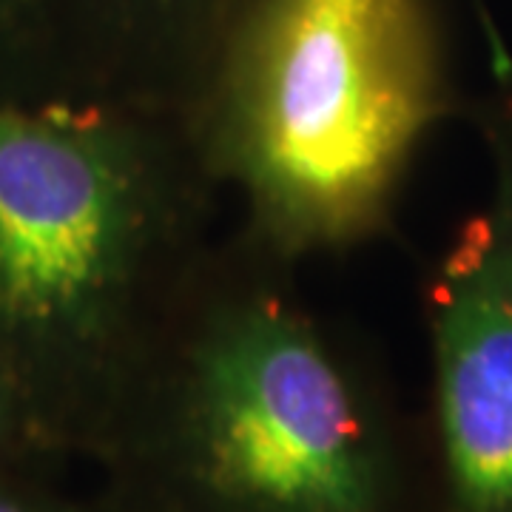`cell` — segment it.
<instances>
[{
	"label": "cell",
	"instance_id": "cell-1",
	"mask_svg": "<svg viewBox=\"0 0 512 512\" xmlns=\"http://www.w3.org/2000/svg\"><path fill=\"white\" fill-rule=\"evenodd\" d=\"M296 271L211 242L89 458L100 512H427L419 416Z\"/></svg>",
	"mask_w": 512,
	"mask_h": 512
},
{
	"label": "cell",
	"instance_id": "cell-2",
	"mask_svg": "<svg viewBox=\"0 0 512 512\" xmlns=\"http://www.w3.org/2000/svg\"><path fill=\"white\" fill-rule=\"evenodd\" d=\"M220 194L180 117L0 103V359L57 464L94 456Z\"/></svg>",
	"mask_w": 512,
	"mask_h": 512
},
{
	"label": "cell",
	"instance_id": "cell-3",
	"mask_svg": "<svg viewBox=\"0 0 512 512\" xmlns=\"http://www.w3.org/2000/svg\"><path fill=\"white\" fill-rule=\"evenodd\" d=\"M464 111L439 0H245L183 123L239 228L302 265L387 237Z\"/></svg>",
	"mask_w": 512,
	"mask_h": 512
},
{
	"label": "cell",
	"instance_id": "cell-4",
	"mask_svg": "<svg viewBox=\"0 0 512 512\" xmlns=\"http://www.w3.org/2000/svg\"><path fill=\"white\" fill-rule=\"evenodd\" d=\"M464 120L487 191L421 282L430 387L419 416L427 512H512V63Z\"/></svg>",
	"mask_w": 512,
	"mask_h": 512
},
{
	"label": "cell",
	"instance_id": "cell-5",
	"mask_svg": "<svg viewBox=\"0 0 512 512\" xmlns=\"http://www.w3.org/2000/svg\"><path fill=\"white\" fill-rule=\"evenodd\" d=\"M245 0H0V103L180 117Z\"/></svg>",
	"mask_w": 512,
	"mask_h": 512
},
{
	"label": "cell",
	"instance_id": "cell-6",
	"mask_svg": "<svg viewBox=\"0 0 512 512\" xmlns=\"http://www.w3.org/2000/svg\"><path fill=\"white\" fill-rule=\"evenodd\" d=\"M57 464L0 467V512H100L94 495H74L55 478Z\"/></svg>",
	"mask_w": 512,
	"mask_h": 512
},
{
	"label": "cell",
	"instance_id": "cell-7",
	"mask_svg": "<svg viewBox=\"0 0 512 512\" xmlns=\"http://www.w3.org/2000/svg\"><path fill=\"white\" fill-rule=\"evenodd\" d=\"M26 461L57 464L55 458L40 447L18 384H15L12 373L6 370L3 359H0V467L26 464Z\"/></svg>",
	"mask_w": 512,
	"mask_h": 512
}]
</instances>
